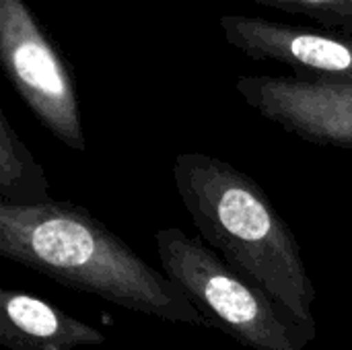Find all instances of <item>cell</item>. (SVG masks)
<instances>
[{"mask_svg":"<svg viewBox=\"0 0 352 350\" xmlns=\"http://www.w3.org/2000/svg\"><path fill=\"white\" fill-rule=\"evenodd\" d=\"M52 202L45 169L0 111V204L41 206Z\"/></svg>","mask_w":352,"mask_h":350,"instance_id":"obj_8","label":"cell"},{"mask_svg":"<svg viewBox=\"0 0 352 350\" xmlns=\"http://www.w3.org/2000/svg\"><path fill=\"white\" fill-rule=\"evenodd\" d=\"M173 182L202 241L297 320L318 328V291L301 245L264 188L204 153H179Z\"/></svg>","mask_w":352,"mask_h":350,"instance_id":"obj_2","label":"cell"},{"mask_svg":"<svg viewBox=\"0 0 352 350\" xmlns=\"http://www.w3.org/2000/svg\"><path fill=\"white\" fill-rule=\"evenodd\" d=\"M235 89L285 132L311 144L352 151V80L239 76Z\"/></svg>","mask_w":352,"mask_h":350,"instance_id":"obj_5","label":"cell"},{"mask_svg":"<svg viewBox=\"0 0 352 350\" xmlns=\"http://www.w3.org/2000/svg\"><path fill=\"white\" fill-rule=\"evenodd\" d=\"M0 62L41 126L68 149L85 151L87 140L70 70L23 0H0Z\"/></svg>","mask_w":352,"mask_h":350,"instance_id":"obj_4","label":"cell"},{"mask_svg":"<svg viewBox=\"0 0 352 350\" xmlns=\"http://www.w3.org/2000/svg\"><path fill=\"white\" fill-rule=\"evenodd\" d=\"M105 342L101 330L37 295L0 291V344L8 350H76Z\"/></svg>","mask_w":352,"mask_h":350,"instance_id":"obj_7","label":"cell"},{"mask_svg":"<svg viewBox=\"0 0 352 350\" xmlns=\"http://www.w3.org/2000/svg\"><path fill=\"white\" fill-rule=\"evenodd\" d=\"M219 23L227 43L254 60L285 64L299 78L352 80L349 39L245 14H223Z\"/></svg>","mask_w":352,"mask_h":350,"instance_id":"obj_6","label":"cell"},{"mask_svg":"<svg viewBox=\"0 0 352 350\" xmlns=\"http://www.w3.org/2000/svg\"><path fill=\"white\" fill-rule=\"evenodd\" d=\"M289 14H303L322 31L352 41V0H252Z\"/></svg>","mask_w":352,"mask_h":350,"instance_id":"obj_9","label":"cell"},{"mask_svg":"<svg viewBox=\"0 0 352 350\" xmlns=\"http://www.w3.org/2000/svg\"><path fill=\"white\" fill-rule=\"evenodd\" d=\"M155 243L167 278L217 330L254 350H305L316 340L318 328L297 320L202 239L169 227L155 233Z\"/></svg>","mask_w":352,"mask_h":350,"instance_id":"obj_3","label":"cell"},{"mask_svg":"<svg viewBox=\"0 0 352 350\" xmlns=\"http://www.w3.org/2000/svg\"><path fill=\"white\" fill-rule=\"evenodd\" d=\"M0 256L56 283L173 324L217 328L169 278L87 208L0 204Z\"/></svg>","mask_w":352,"mask_h":350,"instance_id":"obj_1","label":"cell"}]
</instances>
